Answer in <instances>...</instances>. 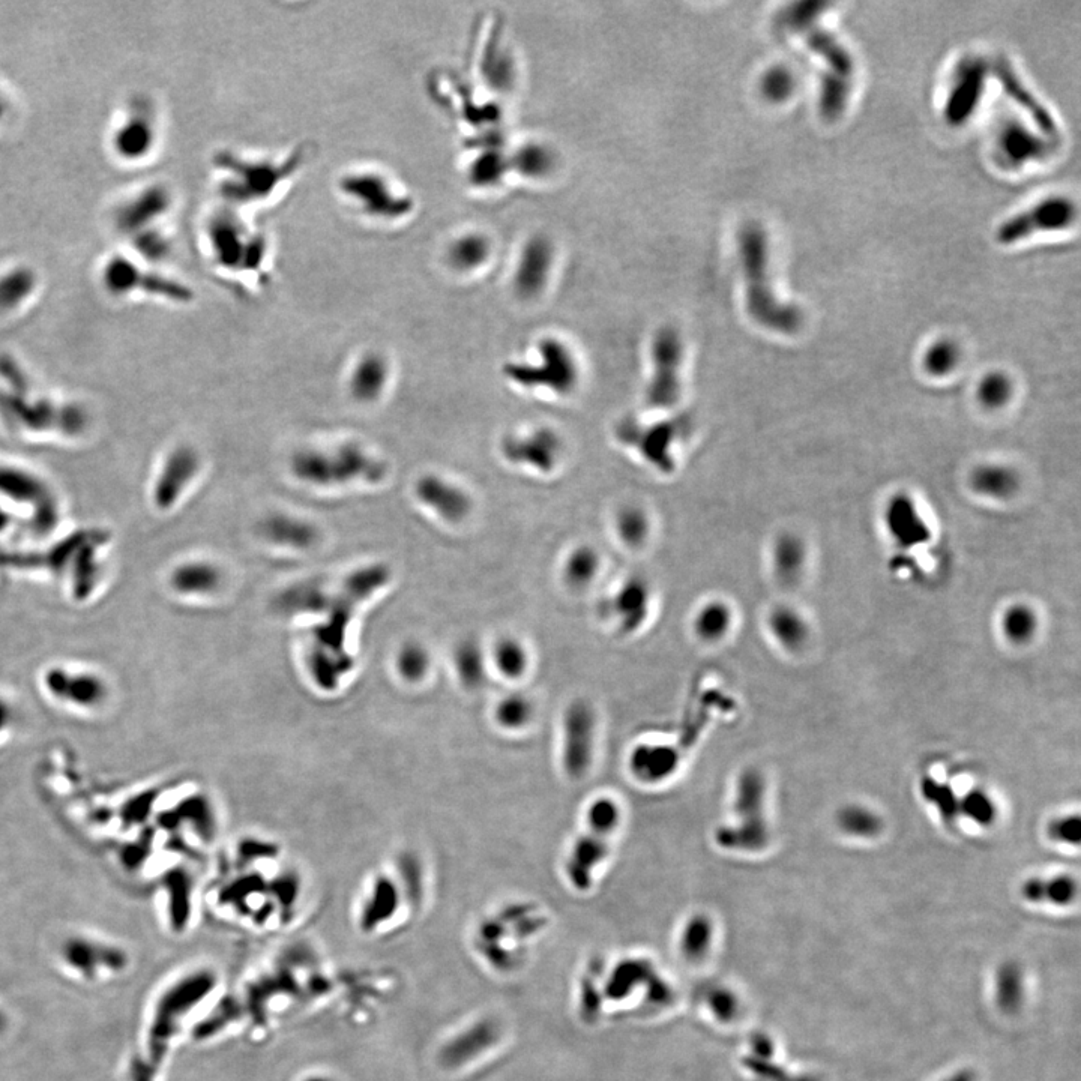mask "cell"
Here are the masks:
<instances>
[{
  "label": "cell",
  "instance_id": "cell-1",
  "mask_svg": "<svg viewBox=\"0 0 1081 1081\" xmlns=\"http://www.w3.org/2000/svg\"><path fill=\"white\" fill-rule=\"evenodd\" d=\"M739 257L747 283V308L757 325L792 335L801 329L804 316L795 305L784 304L775 295L769 274L768 241L757 224H748L739 236Z\"/></svg>",
  "mask_w": 1081,
  "mask_h": 1081
},
{
  "label": "cell",
  "instance_id": "cell-2",
  "mask_svg": "<svg viewBox=\"0 0 1081 1081\" xmlns=\"http://www.w3.org/2000/svg\"><path fill=\"white\" fill-rule=\"evenodd\" d=\"M768 781L760 769L747 768L736 778L732 816L717 826L714 841L724 852L759 853L769 846L771 826L766 814Z\"/></svg>",
  "mask_w": 1081,
  "mask_h": 1081
},
{
  "label": "cell",
  "instance_id": "cell-3",
  "mask_svg": "<svg viewBox=\"0 0 1081 1081\" xmlns=\"http://www.w3.org/2000/svg\"><path fill=\"white\" fill-rule=\"evenodd\" d=\"M172 209V196L163 185H148L122 200L113 221L116 230L130 244L128 253L149 263L169 253V238L163 221Z\"/></svg>",
  "mask_w": 1081,
  "mask_h": 1081
},
{
  "label": "cell",
  "instance_id": "cell-4",
  "mask_svg": "<svg viewBox=\"0 0 1081 1081\" xmlns=\"http://www.w3.org/2000/svg\"><path fill=\"white\" fill-rule=\"evenodd\" d=\"M214 979L209 973L199 972L182 979L161 996L155 1009L154 1020L148 1036L146 1056L131 1062V1081H154L155 1072L166 1056L170 1039L175 1036L182 1017L211 991Z\"/></svg>",
  "mask_w": 1081,
  "mask_h": 1081
},
{
  "label": "cell",
  "instance_id": "cell-5",
  "mask_svg": "<svg viewBox=\"0 0 1081 1081\" xmlns=\"http://www.w3.org/2000/svg\"><path fill=\"white\" fill-rule=\"evenodd\" d=\"M292 472L307 484L331 487L355 481L376 482L385 476L382 461L358 445H343L332 451L304 449L292 458Z\"/></svg>",
  "mask_w": 1081,
  "mask_h": 1081
},
{
  "label": "cell",
  "instance_id": "cell-6",
  "mask_svg": "<svg viewBox=\"0 0 1081 1081\" xmlns=\"http://www.w3.org/2000/svg\"><path fill=\"white\" fill-rule=\"evenodd\" d=\"M503 374L520 388L543 389L559 397L573 394L582 376L579 361L570 347L556 338H544L533 361L508 362Z\"/></svg>",
  "mask_w": 1081,
  "mask_h": 1081
},
{
  "label": "cell",
  "instance_id": "cell-7",
  "mask_svg": "<svg viewBox=\"0 0 1081 1081\" xmlns=\"http://www.w3.org/2000/svg\"><path fill=\"white\" fill-rule=\"evenodd\" d=\"M100 278L104 290L115 298L145 295L169 299L178 304L190 302L193 298L187 286L157 271L128 251L107 257L101 266Z\"/></svg>",
  "mask_w": 1081,
  "mask_h": 1081
},
{
  "label": "cell",
  "instance_id": "cell-8",
  "mask_svg": "<svg viewBox=\"0 0 1081 1081\" xmlns=\"http://www.w3.org/2000/svg\"><path fill=\"white\" fill-rule=\"evenodd\" d=\"M559 762L570 780L588 777L597 760L600 717L589 700L576 699L562 712Z\"/></svg>",
  "mask_w": 1081,
  "mask_h": 1081
},
{
  "label": "cell",
  "instance_id": "cell-9",
  "mask_svg": "<svg viewBox=\"0 0 1081 1081\" xmlns=\"http://www.w3.org/2000/svg\"><path fill=\"white\" fill-rule=\"evenodd\" d=\"M651 358L646 403L655 410L672 409L682 397L685 347L681 334L673 328L660 329L652 341Z\"/></svg>",
  "mask_w": 1081,
  "mask_h": 1081
},
{
  "label": "cell",
  "instance_id": "cell-10",
  "mask_svg": "<svg viewBox=\"0 0 1081 1081\" xmlns=\"http://www.w3.org/2000/svg\"><path fill=\"white\" fill-rule=\"evenodd\" d=\"M157 115L148 101L134 100L125 107L112 125L110 152L116 160L133 166L148 160L157 151Z\"/></svg>",
  "mask_w": 1081,
  "mask_h": 1081
},
{
  "label": "cell",
  "instance_id": "cell-11",
  "mask_svg": "<svg viewBox=\"0 0 1081 1081\" xmlns=\"http://www.w3.org/2000/svg\"><path fill=\"white\" fill-rule=\"evenodd\" d=\"M685 416L666 419L655 424H642L636 419H625L618 428V436L625 445L633 446L643 458L660 472L675 470V448L688 433Z\"/></svg>",
  "mask_w": 1081,
  "mask_h": 1081
},
{
  "label": "cell",
  "instance_id": "cell-12",
  "mask_svg": "<svg viewBox=\"0 0 1081 1081\" xmlns=\"http://www.w3.org/2000/svg\"><path fill=\"white\" fill-rule=\"evenodd\" d=\"M828 7L826 2H801V4L793 5L790 8L787 25L798 32L804 38L808 49L816 53L828 65L831 71L826 74L852 79L855 74V61L849 50L835 38V35L826 31L817 22L820 14Z\"/></svg>",
  "mask_w": 1081,
  "mask_h": 1081
},
{
  "label": "cell",
  "instance_id": "cell-13",
  "mask_svg": "<svg viewBox=\"0 0 1081 1081\" xmlns=\"http://www.w3.org/2000/svg\"><path fill=\"white\" fill-rule=\"evenodd\" d=\"M500 449L503 458L514 466L550 473L561 463L565 445L558 431L550 427H536L503 437Z\"/></svg>",
  "mask_w": 1081,
  "mask_h": 1081
},
{
  "label": "cell",
  "instance_id": "cell-14",
  "mask_svg": "<svg viewBox=\"0 0 1081 1081\" xmlns=\"http://www.w3.org/2000/svg\"><path fill=\"white\" fill-rule=\"evenodd\" d=\"M652 601L654 592L649 580L643 576H633L603 601L600 613L606 621L612 622L619 634L634 636L648 624Z\"/></svg>",
  "mask_w": 1081,
  "mask_h": 1081
},
{
  "label": "cell",
  "instance_id": "cell-15",
  "mask_svg": "<svg viewBox=\"0 0 1081 1081\" xmlns=\"http://www.w3.org/2000/svg\"><path fill=\"white\" fill-rule=\"evenodd\" d=\"M1077 217L1074 203L1066 197H1050L1042 200L1029 211L1021 212L1006 220L997 229L999 244L1012 245L1041 232H1057L1071 226Z\"/></svg>",
  "mask_w": 1081,
  "mask_h": 1081
},
{
  "label": "cell",
  "instance_id": "cell-16",
  "mask_svg": "<svg viewBox=\"0 0 1081 1081\" xmlns=\"http://www.w3.org/2000/svg\"><path fill=\"white\" fill-rule=\"evenodd\" d=\"M221 167L224 172L232 173V178L226 179L227 197L241 200L263 199L272 194L278 187L281 179L293 172L292 161L278 166L271 161H244L236 160L232 155H221Z\"/></svg>",
  "mask_w": 1081,
  "mask_h": 1081
},
{
  "label": "cell",
  "instance_id": "cell-17",
  "mask_svg": "<svg viewBox=\"0 0 1081 1081\" xmlns=\"http://www.w3.org/2000/svg\"><path fill=\"white\" fill-rule=\"evenodd\" d=\"M200 470V457L190 446H179L167 455L155 479L152 499L161 511L173 508Z\"/></svg>",
  "mask_w": 1081,
  "mask_h": 1081
},
{
  "label": "cell",
  "instance_id": "cell-18",
  "mask_svg": "<svg viewBox=\"0 0 1081 1081\" xmlns=\"http://www.w3.org/2000/svg\"><path fill=\"white\" fill-rule=\"evenodd\" d=\"M628 771L636 783L657 787L669 783L681 768V754L672 744L640 742L631 748Z\"/></svg>",
  "mask_w": 1081,
  "mask_h": 1081
},
{
  "label": "cell",
  "instance_id": "cell-19",
  "mask_svg": "<svg viewBox=\"0 0 1081 1081\" xmlns=\"http://www.w3.org/2000/svg\"><path fill=\"white\" fill-rule=\"evenodd\" d=\"M612 855V840L585 831L574 838L564 861L565 877L577 889L591 888Z\"/></svg>",
  "mask_w": 1081,
  "mask_h": 1081
},
{
  "label": "cell",
  "instance_id": "cell-20",
  "mask_svg": "<svg viewBox=\"0 0 1081 1081\" xmlns=\"http://www.w3.org/2000/svg\"><path fill=\"white\" fill-rule=\"evenodd\" d=\"M988 65L984 59H970L958 71L954 88L949 92L943 115L951 127H960L975 113L985 91Z\"/></svg>",
  "mask_w": 1081,
  "mask_h": 1081
},
{
  "label": "cell",
  "instance_id": "cell-21",
  "mask_svg": "<svg viewBox=\"0 0 1081 1081\" xmlns=\"http://www.w3.org/2000/svg\"><path fill=\"white\" fill-rule=\"evenodd\" d=\"M991 73L999 80L1005 94L1029 115L1042 137L1050 139L1051 142H1056L1057 137H1059V127H1057L1053 115L1035 97V94L1027 88L1026 83L1018 77L1017 71L1012 68V65L1006 59H996L993 67H991Z\"/></svg>",
  "mask_w": 1081,
  "mask_h": 1081
},
{
  "label": "cell",
  "instance_id": "cell-22",
  "mask_svg": "<svg viewBox=\"0 0 1081 1081\" xmlns=\"http://www.w3.org/2000/svg\"><path fill=\"white\" fill-rule=\"evenodd\" d=\"M415 493L425 506L449 523H460L472 509V500L463 488L437 475L422 476Z\"/></svg>",
  "mask_w": 1081,
  "mask_h": 1081
},
{
  "label": "cell",
  "instance_id": "cell-23",
  "mask_svg": "<svg viewBox=\"0 0 1081 1081\" xmlns=\"http://www.w3.org/2000/svg\"><path fill=\"white\" fill-rule=\"evenodd\" d=\"M260 533L269 543L295 550L311 549L319 539L316 526L286 514L269 515L260 524Z\"/></svg>",
  "mask_w": 1081,
  "mask_h": 1081
},
{
  "label": "cell",
  "instance_id": "cell-24",
  "mask_svg": "<svg viewBox=\"0 0 1081 1081\" xmlns=\"http://www.w3.org/2000/svg\"><path fill=\"white\" fill-rule=\"evenodd\" d=\"M1050 146L1047 139L1033 134L1023 125L1009 124L999 139V155L1006 166L1014 169L1047 157Z\"/></svg>",
  "mask_w": 1081,
  "mask_h": 1081
},
{
  "label": "cell",
  "instance_id": "cell-25",
  "mask_svg": "<svg viewBox=\"0 0 1081 1081\" xmlns=\"http://www.w3.org/2000/svg\"><path fill=\"white\" fill-rule=\"evenodd\" d=\"M552 265V248L546 239H532L524 248L520 266L515 275V287L521 296H535L541 292Z\"/></svg>",
  "mask_w": 1081,
  "mask_h": 1081
},
{
  "label": "cell",
  "instance_id": "cell-26",
  "mask_svg": "<svg viewBox=\"0 0 1081 1081\" xmlns=\"http://www.w3.org/2000/svg\"><path fill=\"white\" fill-rule=\"evenodd\" d=\"M0 407L14 425L29 431H46L58 424L59 407L47 400L28 401L20 394L2 395Z\"/></svg>",
  "mask_w": 1081,
  "mask_h": 1081
},
{
  "label": "cell",
  "instance_id": "cell-27",
  "mask_svg": "<svg viewBox=\"0 0 1081 1081\" xmlns=\"http://www.w3.org/2000/svg\"><path fill=\"white\" fill-rule=\"evenodd\" d=\"M488 664L505 681L521 682L532 669V654L523 640L505 636L494 643Z\"/></svg>",
  "mask_w": 1081,
  "mask_h": 1081
},
{
  "label": "cell",
  "instance_id": "cell-28",
  "mask_svg": "<svg viewBox=\"0 0 1081 1081\" xmlns=\"http://www.w3.org/2000/svg\"><path fill=\"white\" fill-rule=\"evenodd\" d=\"M735 613L724 600H709L694 613L691 628L694 637L703 645L714 646L724 642L732 633Z\"/></svg>",
  "mask_w": 1081,
  "mask_h": 1081
},
{
  "label": "cell",
  "instance_id": "cell-29",
  "mask_svg": "<svg viewBox=\"0 0 1081 1081\" xmlns=\"http://www.w3.org/2000/svg\"><path fill=\"white\" fill-rule=\"evenodd\" d=\"M0 496L13 500L20 505H31L32 508L38 503L52 496L46 482L23 469V467L0 464Z\"/></svg>",
  "mask_w": 1081,
  "mask_h": 1081
},
{
  "label": "cell",
  "instance_id": "cell-30",
  "mask_svg": "<svg viewBox=\"0 0 1081 1081\" xmlns=\"http://www.w3.org/2000/svg\"><path fill=\"white\" fill-rule=\"evenodd\" d=\"M389 367L379 353H368L353 368L349 391L359 403H373L385 391Z\"/></svg>",
  "mask_w": 1081,
  "mask_h": 1081
},
{
  "label": "cell",
  "instance_id": "cell-31",
  "mask_svg": "<svg viewBox=\"0 0 1081 1081\" xmlns=\"http://www.w3.org/2000/svg\"><path fill=\"white\" fill-rule=\"evenodd\" d=\"M64 955L68 963L83 972V975H92L98 967L119 970L124 969L127 964V955L124 952L88 940H71L65 946Z\"/></svg>",
  "mask_w": 1081,
  "mask_h": 1081
},
{
  "label": "cell",
  "instance_id": "cell-32",
  "mask_svg": "<svg viewBox=\"0 0 1081 1081\" xmlns=\"http://www.w3.org/2000/svg\"><path fill=\"white\" fill-rule=\"evenodd\" d=\"M37 289V274L29 266H11L0 272V314H13L25 307Z\"/></svg>",
  "mask_w": 1081,
  "mask_h": 1081
},
{
  "label": "cell",
  "instance_id": "cell-33",
  "mask_svg": "<svg viewBox=\"0 0 1081 1081\" xmlns=\"http://www.w3.org/2000/svg\"><path fill=\"white\" fill-rule=\"evenodd\" d=\"M807 561V550L802 539L795 533L778 536L772 547V565L775 577L784 586H793L801 579Z\"/></svg>",
  "mask_w": 1081,
  "mask_h": 1081
},
{
  "label": "cell",
  "instance_id": "cell-34",
  "mask_svg": "<svg viewBox=\"0 0 1081 1081\" xmlns=\"http://www.w3.org/2000/svg\"><path fill=\"white\" fill-rule=\"evenodd\" d=\"M494 723L503 732L518 735L532 727L536 718V705L532 697L521 691H512L497 700L493 711Z\"/></svg>",
  "mask_w": 1081,
  "mask_h": 1081
},
{
  "label": "cell",
  "instance_id": "cell-35",
  "mask_svg": "<svg viewBox=\"0 0 1081 1081\" xmlns=\"http://www.w3.org/2000/svg\"><path fill=\"white\" fill-rule=\"evenodd\" d=\"M223 583V574L209 562L194 561L179 565L170 576V585L178 594L209 595Z\"/></svg>",
  "mask_w": 1081,
  "mask_h": 1081
},
{
  "label": "cell",
  "instance_id": "cell-36",
  "mask_svg": "<svg viewBox=\"0 0 1081 1081\" xmlns=\"http://www.w3.org/2000/svg\"><path fill=\"white\" fill-rule=\"evenodd\" d=\"M625 822V810L612 795H598L588 802L583 811L585 831L612 840Z\"/></svg>",
  "mask_w": 1081,
  "mask_h": 1081
},
{
  "label": "cell",
  "instance_id": "cell-37",
  "mask_svg": "<svg viewBox=\"0 0 1081 1081\" xmlns=\"http://www.w3.org/2000/svg\"><path fill=\"white\" fill-rule=\"evenodd\" d=\"M970 487L981 496L1005 500L1017 493L1020 478L1014 469L1005 464H982L970 475Z\"/></svg>",
  "mask_w": 1081,
  "mask_h": 1081
},
{
  "label": "cell",
  "instance_id": "cell-38",
  "mask_svg": "<svg viewBox=\"0 0 1081 1081\" xmlns=\"http://www.w3.org/2000/svg\"><path fill=\"white\" fill-rule=\"evenodd\" d=\"M768 628L775 642L787 652H798L810 637L804 616L789 606H778L769 613Z\"/></svg>",
  "mask_w": 1081,
  "mask_h": 1081
},
{
  "label": "cell",
  "instance_id": "cell-39",
  "mask_svg": "<svg viewBox=\"0 0 1081 1081\" xmlns=\"http://www.w3.org/2000/svg\"><path fill=\"white\" fill-rule=\"evenodd\" d=\"M601 571V556L591 546H579L565 559L564 580L568 588L582 591L597 580Z\"/></svg>",
  "mask_w": 1081,
  "mask_h": 1081
},
{
  "label": "cell",
  "instance_id": "cell-40",
  "mask_svg": "<svg viewBox=\"0 0 1081 1081\" xmlns=\"http://www.w3.org/2000/svg\"><path fill=\"white\" fill-rule=\"evenodd\" d=\"M835 822L844 835L856 840H871L883 831L882 817L865 805H846L838 811Z\"/></svg>",
  "mask_w": 1081,
  "mask_h": 1081
},
{
  "label": "cell",
  "instance_id": "cell-41",
  "mask_svg": "<svg viewBox=\"0 0 1081 1081\" xmlns=\"http://www.w3.org/2000/svg\"><path fill=\"white\" fill-rule=\"evenodd\" d=\"M1039 622L1035 610L1027 604H1012L1003 612L1000 630L1012 645L1023 646L1032 642Z\"/></svg>",
  "mask_w": 1081,
  "mask_h": 1081
},
{
  "label": "cell",
  "instance_id": "cell-42",
  "mask_svg": "<svg viewBox=\"0 0 1081 1081\" xmlns=\"http://www.w3.org/2000/svg\"><path fill=\"white\" fill-rule=\"evenodd\" d=\"M1023 894L1032 903L1050 901L1053 904H1068L1077 894V883L1069 876L1030 879L1024 883Z\"/></svg>",
  "mask_w": 1081,
  "mask_h": 1081
},
{
  "label": "cell",
  "instance_id": "cell-43",
  "mask_svg": "<svg viewBox=\"0 0 1081 1081\" xmlns=\"http://www.w3.org/2000/svg\"><path fill=\"white\" fill-rule=\"evenodd\" d=\"M651 517L645 508L637 505L624 506L616 515V530L625 546L640 549L651 535Z\"/></svg>",
  "mask_w": 1081,
  "mask_h": 1081
},
{
  "label": "cell",
  "instance_id": "cell-44",
  "mask_svg": "<svg viewBox=\"0 0 1081 1081\" xmlns=\"http://www.w3.org/2000/svg\"><path fill=\"white\" fill-rule=\"evenodd\" d=\"M101 541L98 539L95 543V539L89 536L86 539V543L80 547L77 555L74 556L73 564H71V571H73L74 589L77 594L86 595L92 591L95 583H97L98 577H100V561H98V546Z\"/></svg>",
  "mask_w": 1081,
  "mask_h": 1081
},
{
  "label": "cell",
  "instance_id": "cell-45",
  "mask_svg": "<svg viewBox=\"0 0 1081 1081\" xmlns=\"http://www.w3.org/2000/svg\"><path fill=\"white\" fill-rule=\"evenodd\" d=\"M455 666L463 684L473 690L481 688L487 679L488 658L475 642H466L458 646L455 652Z\"/></svg>",
  "mask_w": 1081,
  "mask_h": 1081
},
{
  "label": "cell",
  "instance_id": "cell-46",
  "mask_svg": "<svg viewBox=\"0 0 1081 1081\" xmlns=\"http://www.w3.org/2000/svg\"><path fill=\"white\" fill-rule=\"evenodd\" d=\"M850 89H852L850 79L834 76V74H826L823 77L819 107L826 121H837L843 115L849 101Z\"/></svg>",
  "mask_w": 1081,
  "mask_h": 1081
},
{
  "label": "cell",
  "instance_id": "cell-47",
  "mask_svg": "<svg viewBox=\"0 0 1081 1081\" xmlns=\"http://www.w3.org/2000/svg\"><path fill=\"white\" fill-rule=\"evenodd\" d=\"M1012 392H1014V385L1009 376L1002 371H993L979 380L976 400L984 409L996 410L1009 403Z\"/></svg>",
  "mask_w": 1081,
  "mask_h": 1081
},
{
  "label": "cell",
  "instance_id": "cell-48",
  "mask_svg": "<svg viewBox=\"0 0 1081 1081\" xmlns=\"http://www.w3.org/2000/svg\"><path fill=\"white\" fill-rule=\"evenodd\" d=\"M488 251H490V245L482 236L467 235L452 245L449 257L454 266L467 271V269L478 268L481 263H484L488 257Z\"/></svg>",
  "mask_w": 1081,
  "mask_h": 1081
},
{
  "label": "cell",
  "instance_id": "cell-49",
  "mask_svg": "<svg viewBox=\"0 0 1081 1081\" xmlns=\"http://www.w3.org/2000/svg\"><path fill=\"white\" fill-rule=\"evenodd\" d=\"M960 362V349L951 340L931 344L924 355V368L930 376L943 377L951 374Z\"/></svg>",
  "mask_w": 1081,
  "mask_h": 1081
},
{
  "label": "cell",
  "instance_id": "cell-50",
  "mask_svg": "<svg viewBox=\"0 0 1081 1081\" xmlns=\"http://www.w3.org/2000/svg\"><path fill=\"white\" fill-rule=\"evenodd\" d=\"M328 595L323 589L314 585H301L298 588L289 589L280 597L278 603L286 610H320L326 607Z\"/></svg>",
  "mask_w": 1081,
  "mask_h": 1081
},
{
  "label": "cell",
  "instance_id": "cell-51",
  "mask_svg": "<svg viewBox=\"0 0 1081 1081\" xmlns=\"http://www.w3.org/2000/svg\"><path fill=\"white\" fill-rule=\"evenodd\" d=\"M961 811L969 819L975 820L978 825L982 826L991 825L997 816V808L993 799L984 790L979 789L972 790L961 799Z\"/></svg>",
  "mask_w": 1081,
  "mask_h": 1081
},
{
  "label": "cell",
  "instance_id": "cell-52",
  "mask_svg": "<svg viewBox=\"0 0 1081 1081\" xmlns=\"http://www.w3.org/2000/svg\"><path fill=\"white\" fill-rule=\"evenodd\" d=\"M518 169L530 176H543L552 169L553 158L541 146H529L517 157Z\"/></svg>",
  "mask_w": 1081,
  "mask_h": 1081
},
{
  "label": "cell",
  "instance_id": "cell-53",
  "mask_svg": "<svg viewBox=\"0 0 1081 1081\" xmlns=\"http://www.w3.org/2000/svg\"><path fill=\"white\" fill-rule=\"evenodd\" d=\"M762 89L768 100L780 103V101L786 100L792 94V74L784 70V68H774V70L768 71L765 79H763Z\"/></svg>",
  "mask_w": 1081,
  "mask_h": 1081
},
{
  "label": "cell",
  "instance_id": "cell-54",
  "mask_svg": "<svg viewBox=\"0 0 1081 1081\" xmlns=\"http://www.w3.org/2000/svg\"><path fill=\"white\" fill-rule=\"evenodd\" d=\"M1048 837L1056 843L1074 844L1081 838V822L1078 816L1057 817L1048 825Z\"/></svg>",
  "mask_w": 1081,
  "mask_h": 1081
},
{
  "label": "cell",
  "instance_id": "cell-55",
  "mask_svg": "<svg viewBox=\"0 0 1081 1081\" xmlns=\"http://www.w3.org/2000/svg\"><path fill=\"white\" fill-rule=\"evenodd\" d=\"M59 521V506L55 497H47L43 502L34 506V517H32V529L37 533H49L50 530L55 529L56 524Z\"/></svg>",
  "mask_w": 1081,
  "mask_h": 1081
},
{
  "label": "cell",
  "instance_id": "cell-56",
  "mask_svg": "<svg viewBox=\"0 0 1081 1081\" xmlns=\"http://www.w3.org/2000/svg\"><path fill=\"white\" fill-rule=\"evenodd\" d=\"M86 424H88V416H86V412L82 407L76 406V404L59 407L56 428H59L62 433L76 436V434L85 430Z\"/></svg>",
  "mask_w": 1081,
  "mask_h": 1081
},
{
  "label": "cell",
  "instance_id": "cell-57",
  "mask_svg": "<svg viewBox=\"0 0 1081 1081\" xmlns=\"http://www.w3.org/2000/svg\"><path fill=\"white\" fill-rule=\"evenodd\" d=\"M428 658L422 649L409 646L404 649L400 657V669L404 676L409 679H418L427 670Z\"/></svg>",
  "mask_w": 1081,
  "mask_h": 1081
},
{
  "label": "cell",
  "instance_id": "cell-58",
  "mask_svg": "<svg viewBox=\"0 0 1081 1081\" xmlns=\"http://www.w3.org/2000/svg\"><path fill=\"white\" fill-rule=\"evenodd\" d=\"M11 524V515L2 503H0V532H4Z\"/></svg>",
  "mask_w": 1081,
  "mask_h": 1081
},
{
  "label": "cell",
  "instance_id": "cell-59",
  "mask_svg": "<svg viewBox=\"0 0 1081 1081\" xmlns=\"http://www.w3.org/2000/svg\"><path fill=\"white\" fill-rule=\"evenodd\" d=\"M8 112V98L5 92L0 88V124L4 122L5 116Z\"/></svg>",
  "mask_w": 1081,
  "mask_h": 1081
},
{
  "label": "cell",
  "instance_id": "cell-60",
  "mask_svg": "<svg viewBox=\"0 0 1081 1081\" xmlns=\"http://www.w3.org/2000/svg\"><path fill=\"white\" fill-rule=\"evenodd\" d=\"M5 1027H7V1020H5L4 1014L0 1012V1033L4 1032Z\"/></svg>",
  "mask_w": 1081,
  "mask_h": 1081
},
{
  "label": "cell",
  "instance_id": "cell-61",
  "mask_svg": "<svg viewBox=\"0 0 1081 1081\" xmlns=\"http://www.w3.org/2000/svg\"><path fill=\"white\" fill-rule=\"evenodd\" d=\"M307 1081H329V1080H320V1078H311V1080H307Z\"/></svg>",
  "mask_w": 1081,
  "mask_h": 1081
}]
</instances>
